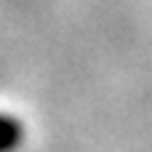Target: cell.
Returning <instances> with one entry per match:
<instances>
[{
  "label": "cell",
  "mask_w": 152,
  "mask_h": 152,
  "mask_svg": "<svg viewBox=\"0 0 152 152\" xmlns=\"http://www.w3.org/2000/svg\"><path fill=\"white\" fill-rule=\"evenodd\" d=\"M19 142H21V123L8 115H0V152L16 150Z\"/></svg>",
  "instance_id": "6da1fadb"
}]
</instances>
